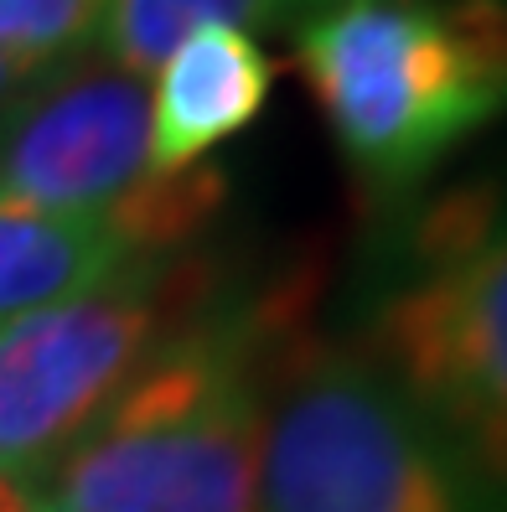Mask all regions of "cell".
<instances>
[{"label": "cell", "instance_id": "obj_12", "mask_svg": "<svg viewBox=\"0 0 507 512\" xmlns=\"http://www.w3.org/2000/svg\"><path fill=\"white\" fill-rule=\"evenodd\" d=\"M37 492L26 487V481H16L11 471H0V512H32Z\"/></svg>", "mask_w": 507, "mask_h": 512}, {"label": "cell", "instance_id": "obj_3", "mask_svg": "<svg viewBox=\"0 0 507 512\" xmlns=\"http://www.w3.org/2000/svg\"><path fill=\"white\" fill-rule=\"evenodd\" d=\"M259 512H502V487L368 357L301 347L270 378Z\"/></svg>", "mask_w": 507, "mask_h": 512}, {"label": "cell", "instance_id": "obj_9", "mask_svg": "<svg viewBox=\"0 0 507 512\" xmlns=\"http://www.w3.org/2000/svg\"><path fill=\"white\" fill-rule=\"evenodd\" d=\"M316 6L326 0H109L99 47L109 68L145 78L202 26H238L254 37L259 26H301Z\"/></svg>", "mask_w": 507, "mask_h": 512}, {"label": "cell", "instance_id": "obj_13", "mask_svg": "<svg viewBox=\"0 0 507 512\" xmlns=\"http://www.w3.org/2000/svg\"><path fill=\"white\" fill-rule=\"evenodd\" d=\"M32 512H63V507H57L52 497H42V492H37V502H32Z\"/></svg>", "mask_w": 507, "mask_h": 512}, {"label": "cell", "instance_id": "obj_5", "mask_svg": "<svg viewBox=\"0 0 507 512\" xmlns=\"http://www.w3.org/2000/svg\"><path fill=\"white\" fill-rule=\"evenodd\" d=\"M0 197L42 213L109 218L140 254H166L213 218L223 176L213 166L156 176L145 83L94 68L21 99L0 119Z\"/></svg>", "mask_w": 507, "mask_h": 512}, {"label": "cell", "instance_id": "obj_7", "mask_svg": "<svg viewBox=\"0 0 507 512\" xmlns=\"http://www.w3.org/2000/svg\"><path fill=\"white\" fill-rule=\"evenodd\" d=\"M280 63L238 26H202L156 68L151 171H197L223 140L244 135L275 94Z\"/></svg>", "mask_w": 507, "mask_h": 512}, {"label": "cell", "instance_id": "obj_11", "mask_svg": "<svg viewBox=\"0 0 507 512\" xmlns=\"http://www.w3.org/2000/svg\"><path fill=\"white\" fill-rule=\"evenodd\" d=\"M26 83H32V73H21L11 57H0V119L26 99Z\"/></svg>", "mask_w": 507, "mask_h": 512}, {"label": "cell", "instance_id": "obj_4", "mask_svg": "<svg viewBox=\"0 0 507 512\" xmlns=\"http://www.w3.org/2000/svg\"><path fill=\"white\" fill-rule=\"evenodd\" d=\"M368 363L507 487V207L456 197L430 213L420 269L383 300Z\"/></svg>", "mask_w": 507, "mask_h": 512}, {"label": "cell", "instance_id": "obj_6", "mask_svg": "<svg viewBox=\"0 0 507 512\" xmlns=\"http://www.w3.org/2000/svg\"><path fill=\"white\" fill-rule=\"evenodd\" d=\"M161 259H135L109 285L0 326V471L32 481L104 414L161 342Z\"/></svg>", "mask_w": 507, "mask_h": 512}, {"label": "cell", "instance_id": "obj_10", "mask_svg": "<svg viewBox=\"0 0 507 512\" xmlns=\"http://www.w3.org/2000/svg\"><path fill=\"white\" fill-rule=\"evenodd\" d=\"M109 0H0V57L42 78L99 37Z\"/></svg>", "mask_w": 507, "mask_h": 512}, {"label": "cell", "instance_id": "obj_8", "mask_svg": "<svg viewBox=\"0 0 507 512\" xmlns=\"http://www.w3.org/2000/svg\"><path fill=\"white\" fill-rule=\"evenodd\" d=\"M140 254L125 228L94 213H42L0 197V326L125 275ZM161 259V254H156Z\"/></svg>", "mask_w": 507, "mask_h": 512}, {"label": "cell", "instance_id": "obj_1", "mask_svg": "<svg viewBox=\"0 0 507 512\" xmlns=\"http://www.w3.org/2000/svg\"><path fill=\"white\" fill-rule=\"evenodd\" d=\"M295 68L368 197H399L507 114V0H326Z\"/></svg>", "mask_w": 507, "mask_h": 512}, {"label": "cell", "instance_id": "obj_2", "mask_svg": "<svg viewBox=\"0 0 507 512\" xmlns=\"http://www.w3.org/2000/svg\"><path fill=\"white\" fill-rule=\"evenodd\" d=\"M275 337L238 311L161 337L68 456L52 466L63 512H259L264 378Z\"/></svg>", "mask_w": 507, "mask_h": 512}]
</instances>
